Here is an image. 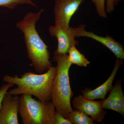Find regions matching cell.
I'll list each match as a JSON object with an SVG mask.
<instances>
[{"mask_svg": "<svg viewBox=\"0 0 124 124\" xmlns=\"http://www.w3.org/2000/svg\"><path fill=\"white\" fill-rule=\"evenodd\" d=\"M43 9L36 13L29 12L16 26L24 33L28 56L36 71L42 73L52 66L49 61L48 47L40 37L36 29V24L39 20Z\"/></svg>", "mask_w": 124, "mask_h": 124, "instance_id": "obj_1", "label": "cell"}, {"mask_svg": "<svg viewBox=\"0 0 124 124\" xmlns=\"http://www.w3.org/2000/svg\"><path fill=\"white\" fill-rule=\"evenodd\" d=\"M56 72V67L51 66L44 73L37 74L28 72H24L21 77L16 75H5L3 81L17 86L8 92L11 95L28 94L34 95L40 101H50L52 83Z\"/></svg>", "mask_w": 124, "mask_h": 124, "instance_id": "obj_2", "label": "cell"}, {"mask_svg": "<svg viewBox=\"0 0 124 124\" xmlns=\"http://www.w3.org/2000/svg\"><path fill=\"white\" fill-rule=\"evenodd\" d=\"M54 61L57 63V72L51 88V102L55 111L66 118L73 110L70 104L73 93L69 82V71L72 64L68 59V54L54 56Z\"/></svg>", "mask_w": 124, "mask_h": 124, "instance_id": "obj_3", "label": "cell"}, {"mask_svg": "<svg viewBox=\"0 0 124 124\" xmlns=\"http://www.w3.org/2000/svg\"><path fill=\"white\" fill-rule=\"evenodd\" d=\"M18 113L23 124H53L55 111L51 101L36 100L32 95L21 94Z\"/></svg>", "mask_w": 124, "mask_h": 124, "instance_id": "obj_4", "label": "cell"}, {"mask_svg": "<svg viewBox=\"0 0 124 124\" xmlns=\"http://www.w3.org/2000/svg\"><path fill=\"white\" fill-rule=\"evenodd\" d=\"M85 0H56L54 12L55 26L68 28L71 18Z\"/></svg>", "mask_w": 124, "mask_h": 124, "instance_id": "obj_5", "label": "cell"}, {"mask_svg": "<svg viewBox=\"0 0 124 124\" xmlns=\"http://www.w3.org/2000/svg\"><path fill=\"white\" fill-rule=\"evenodd\" d=\"M49 31L51 36L55 37L57 39V48L54 53L55 55L68 54L72 46L79 45V41L75 39L76 34L75 27L65 28L51 26L49 28Z\"/></svg>", "mask_w": 124, "mask_h": 124, "instance_id": "obj_6", "label": "cell"}, {"mask_svg": "<svg viewBox=\"0 0 124 124\" xmlns=\"http://www.w3.org/2000/svg\"><path fill=\"white\" fill-rule=\"evenodd\" d=\"M73 108L90 116L94 121L101 123L104 119L107 111L102 107V100L94 101L79 95L74 98L72 101Z\"/></svg>", "mask_w": 124, "mask_h": 124, "instance_id": "obj_7", "label": "cell"}, {"mask_svg": "<svg viewBox=\"0 0 124 124\" xmlns=\"http://www.w3.org/2000/svg\"><path fill=\"white\" fill-rule=\"evenodd\" d=\"M86 26L82 24L78 27H75L76 37H88L101 43L110 50L117 59H124V49L120 42L116 41L112 37L107 35L101 36L94 34L92 31H86L85 29Z\"/></svg>", "mask_w": 124, "mask_h": 124, "instance_id": "obj_8", "label": "cell"}, {"mask_svg": "<svg viewBox=\"0 0 124 124\" xmlns=\"http://www.w3.org/2000/svg\"><path fill=\"white\" fill-rule=\"evenodd\" d=\"M20 98L8 92L2 99L0 110V124H18V113Z\"/></svg>", "mask_w": 124, "mask_h": 124, "instance_id": "obj_9", "label": "cell"}, {"mask_svg": "<svg viewBox=\"0 0 124 124\" xmlns=\"http://www.w3.org/2000/svg\"><path fill=\"white\" fill-rule=\"evenodd\" d=\"M124 59H117L113 71L108 79L101 85L94 89L86 88L85 90H81L83 96L87 99L91 100L105 98L106 95L112 88L114 79L117 70L123 62Z\"/></svg>", "mask_w": 124, "mask_h": 124, "instance_id": "obj_10", "label": "cell"}, {"mask_svg": "<svg viewBox=\"0 0 124 124\" xmlns=\"http://www.w3.org/2000/svg\"><path fill=\"white\" fill-rule=\"evenodd\" d=\"M110 91L108 97L102 100V108L111 109L124 116V95L120 82H116Z\"/></svg>", "mask_w": 124, "mask_h": 124, "instance_id": "obj_11", "label": "cell"}, {"mask_svg": "<svg viewBox=\"0 0 124 124\" xmlns=\"http://www.w3.org/2000/svg\"><path fill=\"white\" fill-rule=\"evenodd\" d=\"M68 59L72 64L80 67H86L90 63L85 55L81 53L76 48L75 45L71 47L68 53Z\"/></svg>", "mask_w": 124, "mask_h": 124, "instance_id": "obj_12", "label": "cell"}, {"mask_svg": "<svg viewBox=\"0 0 124 124\" xmlns=\"http://www.w3.org/2000/svg\"><path fill=\"white\" fill-rule=\"evenodd\" d=\"M67 119L72 124H93V120L82 111L79 110H72L69 113Z\"/></svg>", "mask_w": 124, "mask_h": 124, "instance_id": "obj_13", "label": "cell"}, {"mask_svg": "<svg viewBox=\"0 0 124 124\" xmlns=\"http://www.w3.org/2000/svg\"><path fill=\"white\" fill-rule=\"evenodd\" d=\"M27 4L36 7V5L31 0H0V7L12 9L17 5Z\"/></svg>", "mask_w": 124, "mask_h": 124, "instance_id": "obj_14", "label": "cell"}, {"mask_svg": "<svg viewBox=\"0 0 124 124\" xmlns=\"http://www.w3.org/2000/svg\"><path fill=\"white\" fill-rule=\"evenodd\" d=\"M95 6L98 15L100 17L107 18V15L105 8L106 0H91Z\"/></svg>", "mask_w": 124, "mask_h": 124, "instance_id": "obj_15", "label": "cell"}, {"mask_svg": "<svg viewBox=\"0 0 124 124\" xmlns=\"http://www.w3.org/2000/svg\"><path fill=\"white\" fill-rule=\"evenodd\" d=\"M71 122L68 119L58 112L55 111L53 119V124H72Z\"/></svg>", "mask_w": 124, "mask_h": 124, "instance_id": "obj_16", "label": "cell"}, {"mask_svg": "<svg viewBox=\"0 0 124 124\" xmlns=\"http://www.w3.org/2000/svg\"><path fill=\"white\" fill-rule=\"evenodd\" d=\"M14 85L10 83H6L4 84L0 88V110L2 106V99L5 94L8 91V90L11 87H13Z\"/></svg>", "mask_w": 124, "mask_h": 124, "instance_id": "obj_17", "label": "cell"}, {"mask_svg": "<svg viewBox=\"0 0 124 124\" xmlns=\"http://www.w3.org/2000/svg\"><path fill=\"white\" fill-rule=\"evenodd\" d=\"M106 5L105 6L106 12L107 13H110L115 9L114 0H106Z\"/></svg>", "mask_w": 124, "mask_h": 124, "instance_id": "obj_18", "label": "cell"}, {"mask_svg": "<svg viewBox=\"0 0 124 124\" xmlns=\"http://www.w3.org/2000/svg\"><path fill=\"white\" fill-rule=\"evenodd\" d=\"M122 0H114V3H115V5H117L118 3Z\"/></svg>", "mask_w": 124, "mask_h": 124, "instance_id": "obj_19", "label": "cell"}]
</instances>
